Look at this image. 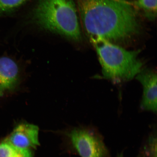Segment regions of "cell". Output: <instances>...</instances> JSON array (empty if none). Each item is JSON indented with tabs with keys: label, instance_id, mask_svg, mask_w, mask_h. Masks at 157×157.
I'll use <instances>...</instances> for the list:
<instances>
[{
	"label": "cell",
	"instance_id": "cell-1",
	"mask_svg": "<svg viewBox=\"0 0 157 157\" xmlns=\"http://www.w3.org/2000/svg\"><path fill=\"white\" fill-rule=\"evenodd\" d=\"M84 33L92 42L102 40L121 46L140 34L139 13L125 0H77Z\"/></svg>",
	"mask_w": 157,
	"mask_h": 157
},
{
	"label": "cell",
	"instance_id": "cell-2",
	"mask_svg": "<svg viewBox=\"0 0 157 157\" xmlns=\"http://www.w3.org/2000/svg\"><path fill=\"white\" fill-rule=\"evenodd\" d=\"M77 12L74 0H39L33 19L41 28L78 42L82 37Z\"/></svg>",
	"mask_w": 157,
	"mask_h": 157
},
{
	"label": "cell",
	"instance_id": "cell-3",
	"mask_svg": "<svg viewBox=\"0 0 157 157\" xmlns=\"http://www.w3.org/2000/svg\"><path fill=\"white\" fill-rule=\"evenodd\" d=\"M92 42L95 47L105 78L128 81L142 70L143 63L138 57L140 50H127L104 40Z\"/></svg>",
	"mask_w": 157,
	"mask_h": 157
},
{
	"label": "cell",
	"instance_id": "cell-4",
	"mask_svg": "<svg viewBox=\"0 0 157 157\" xmlns=\"http://www.w3.org/2000/svg\"><path fill=\"white\" fill-rule=\"evenodd\" d=\"M70 137L80 157H111L102 136L94 127L75 128L71 132Z\"/></svg>",
	"mask_w": 157,
	"mask_h": 157
},
{
	"label": "cell",
	"instance_id": "cell-5",
	"mask_svg": "<svg viewBox=\"0 0 157 157\" xmlns=\"http://www.w3.org/2000/svg\"><path fill=\"white\" fill-rule=\"evenodd\" d=\"M38 135L36 125L23 123L15 128L5 142L15 148L30 150L39 145Z\"/></svg>",
	"mask_w": 157,
	"mask_h": 157
},
{
	"label": "cell",
	"instance_id": "cell-6",
	"mask_svg": "<svg viewBox=\"0 0 157 157\" xmlns=\"http://www.w3.org/2000/svg\"><path fill=\"white\" fill-rule=\"evenodd\" d=\"M136 78L142 84L143 95L141 108L143 110L156 113L157 74L154 71L141 70Z\"/></svg>",
	"mask_w": 157,
	"mask_h": 157
},
{
	"label": "cell",
	"instance_id": "cell-7",
	"mask_svg": "<svg viewBox=\"0 0 157 157\" xmlns=\"http://www.w3.org/2000/svg\"><path fill=\"white\" fill-rule=\"evenodd\" d=\"M19 82V69L7 57H0V98L15 90Z\"/></svg>",
	"mask_w": 157,
	"mask_h": 157
},
{
	"label": "cell",
	"instance_id": "cell-8",
	"mask_svg": "<svg viewBox=\"0 0 157 157\" xmlns=\"http://www.w3.org/2000/svg\"><path fill=\"white\" fill-rule=\"evenodd\" d=\"M137 11L150 21H154L157 14V0H135L130 2Z\"/></svg>",
	"mask_w": 157,
	"mask_h": 157
},
{
	"label": "cell",
	"instance_id": "cell-9",
	"mask_svg": "<svg viewBox=\"0 0 157 157\" xmlns=\"http://www.w3.org/2000/svg\"><path fill=\"white\" fill-rule=\"evenodd\" d=\"M0 157H32L30 150L15 148L5 142L0 144Z\"/></svg>",
	"mask_w": 157,
	"mask_h": 157
},
{
	"label": "cell",
	"instance_id": "cell-10",
	"mask_svg": "<svg viewBox=\"0 0 157 157\" xmlns=\"http://www.w3.org/2000/svg\"><path fill=\"white\" fill-rule=\"evenodd\" d=\"M140 157H157L156 131H153L146 139Z\"/></svg>",
	"mask_w": 157,
	"mask_h": 157
},
{
	"label": "cell",
	"instance_id": "cell-11",
	"mask_svg": "<svg viewBox=\"0 0 157 157\" xmlns=\"http://www.w3.org/2000/svg\"><path fill=\"white\" fill-rule=\"evenodd\" d=\"M29 0H0V14L17 8Z\"/></svg>",
	"mask_w": 157,
	"mask_h": 157
},
{
	"label": "cell",
	"instance_id": "cell-12",
	"mask_svg": "<svg viewBox=\"0 0 157 157\" xmlns=\"http://www.w3.org/2000/svg\"><path fill=\"white\" fill-rule=\"evenodd\" d=\"M117 157H124V155L123 152H121L117 155Z\"/></svg>",
	"mask_w": 157,
	"mask_h": 157
}]
</instances>
